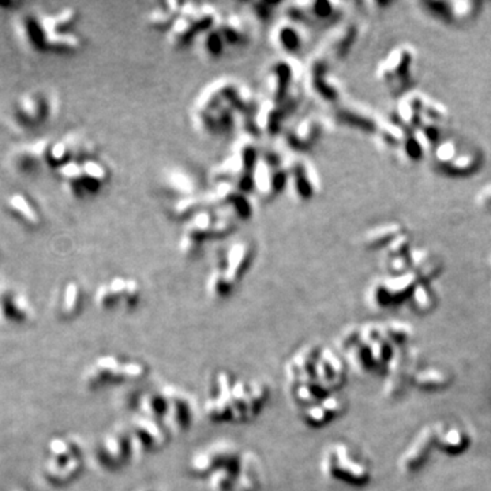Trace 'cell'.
Returning a JSON list of instances; mask_svg holds the SVG:
<instances>
[{
    "instance_id": "cell-1",
    "label": "cell",
    "mask_w": 491,
    "mask_h": 491,
    "mask_svg": "<svg viewBox=\"0 0 491 491\" xmlns=\"http://www.w3.org/2000/svg\"><path fill=\"white\" fill-rule=\"evenodd\" d=\"M412 329L397 321L348 327L337 342V351L349 368L367 376H390L405 356Z\"/></svg>"
},
{
    "instance_id": "cell-2",
    "label": "cell",
    "mask_w": 491,
    "mask_h": 491,
    "mask_svg": "<svg viewBox=\"0 0 491 491\" xmlns=\"http://www.w3.org/2000/svg\"><path fill=\"white\" fill-rule=\"evenodd\" d=\"M187 471L209 491H262L266 480L261 457L230 439L201 446L190 457Z\"/></svg>"
},
{
    "instance_id": "cell-3",
    "label": "cell",
    "mask_w": 491,
    "mask_h": 491,
    "mask_svg": "<svg viewBox=\"0 0 491 491\" xmlns=\"http://www.w3.org/2000/svg\"><path fill=\"white\" fill-rule=\"evenodd\" d=\"M348 366L337 349L306 344L296 349L284 366L290 397L298 411L342 393L348 380Z\"/></svg>"
},
{
    "instance_id": "cell-4",
    "label": "cell",
    "mask_w": 491,
    "mask_h": 491,
    "mask_svg": "<svg viewBox=\"0 0 491 491\" xmlns=\"http://www.w3.org/2000/svg\"><path fill=\"white\" fill-rule=\"evenodd\" d=\"M259 104L247 86L232 78H220L206 85L196 97L193 122L206 135H224L242 120L246 134H258L255 115Z\"/></svg>"
},
{
    "instance_id": "cell-5",
    "label": "cell",
    "mask_w": 491,
    "mask_h": 491,
    "mask_svg": "<svg viewBox=\"0 0 491 491\" xmlns=\"http://www.w3.org/2000/svg\"><path fill=\"white\" fill-rule=\"evenodd\" d=\"M271 397L268 382L237 377L231 370H218L206 388L203 415L215 424L250 423L265 411Z\"/></svg>"
},
{
    "instance_id": "cell-6",
    "label": "cell",
    "mask_w": 491,
    "mask_h": 491,
    "mask_svg": "<svg viewBox=\"0 0 491 491\" xmlns=\"http://www.w3.org/2000/svg\"><path fill=\"white\" fill-rule=\"evenodd\" d=\"M135 414L157 419L174 436L188 433L197 419V404L182 388L171 383L144 390L135 397Z\"/></svg>"
},
{
    "instance_id": "cell-7",
    "label": "cell",
    "mask_w": 491,
    "mask_h": 491,
    "mask_svg": "<svg viewBox=\"0 0 491 491\" xmlns=\"http://www.w3.org/2000/svg\"><path fill=\"white\" fill-rule=\"evenodd\" d=\"M150 366L144 359L125 354H103L93 359L82 373L81 381L88 392L126 386L145 381Z\"/></svg>"
},
{
    "instance_id": "cell-8",
    "label": "cell",
    "mask_w": 491,
    "mask_h": 491,
    "mask_svg": "<svg viewBox=\"0 0 491 491\" xmlns=\"http://www.w3.org/2000/svg\"><path fill=\"white\" fill-rule=\"evenodd\" d=\"M320 467L327 480L351 489L367 487L374 473L370 458L346 441L327 444L321 456Z\"/></svg>"
},
{
    "instance_id": "cell-9",
    "label": "cell",
    "mask_w": 491,
    "mask_h": 491,
    "mask_svg": "<svg viewBox=\"0 0 491 491\" xmlns=\"http://www.w3.org/2000/svg\"><path fill=\"white\" fill-rule=\"evenodd\" d=\"M86 455L82 442L74 436H56L48 442L41 473L55 489H64L85 471Z\"/></svg>"
},
{
    "instance_id": "cell-10",
    "label": "cell",
    "mask_w": 491,
    "mask_h": 491,
    "mask_svg": "<svg viewBox=\"0 0 491 491\" xmlns=\"http://www.w3.org/2000/svg\"><path fill=\"white\" fill-rule=\"evenodd\" d=\"M254 256V244L250 240L232 243L208 274V296L216 302L228 299L252 269Z\"/></svg>"
},
{
    "instance_id": "cell-11",
    "label": "cell",
    "mask_w": 491,
    "mask_h": 491,
    "mask_svg": "<svg viewBox=\"0 0 491 491\" xmlns=\"http://www.w3.org/2000/svg\"><path fill=\"white\" fill-rule=\"evenodd\" d=\"M237 221L216 210L206 209L186 221L179 249L186 258H196L202 253L206 243L232 237Z\"/></svg>"
},
{
    "instance_id": "cell-12",
    "label": "cell",
    "mask_w": 491,
    "mask_h": 491,
    "mask_svg": "<svg viewBox=\"0 0 491 491\" xmlns=\"http://www.w3.org/2000/svg\"><path fill=\"white\" fill-rule=\"evenodd\" d=\"M259 156L261 153L255 145L254 137L244 134L232 146L225 160L213 169L212 178L216 183H230L246 194L254 193L255 167Z\"/></svg>"
},
{
    "instance_id": "cell-13",
    "label": "cell",
    "mask_w": 491,
    "mask_h": 491,
    "mask_svg": "<svg viewBox=\"0 0 491 491\" xmlns=\"http://www.w3.org/2000/svg\"><path fill=\"white\" fill-rule=\"evenodd\" d=\"M485 164L483 152L476 146L463 145L458 140H444L433 150V165L438 174L451 179H467Z\"/></svg>"
},
{
    "instance_id": "cell-14",
    "label": "cell",
    "mask_w": 491,
    "mask_h": 491,
    "mask_svg": "<svg viewBox=\"0 0 491 491\" xmlns=\"http://www.w3.org/2000/svg\"><path fill=\"white\" fill-rule=\"evenodd\" d=\"M137 456L128 426H116L97 438L91 457L98 470L107 473L123 471Z\"/></svg>"
},
{
    "instance_id": "cell-15",
    "label": "cell",
    "mask_w": 491,
    "mask_h": 491,
    "mask_svg": "<svg viewBox=\"0 0 491 491\" xmlns=\"http://www.w3.org/2000/svg\"><path fill=\"white\" fill-rule=\"evenodd\" d=\"M417 51L410 44H401L390 50L377 64L376 78L392 94H405L414 82Z\"/></svg>"
},
{
    "instance_id": "cell-16",
    "label": "cell",
    "mask_w": 491,
    "mask_h": 491,
    "mask_svg": "<svg viewBox=\"0 0 491 491\" xmlns=\"http://www.w3.org/2000/svg\"><path fill=\"white\" fill-rule=\"evenodd\" d=\"M57 174L67 193L77 200H85L98 194L111 179L108 167L96 159L66 164L57 169Z\"/></svg>"
},
{
    "instance_id": "cell-17",
    "label": "cell",
    "mask_w": 491,
    "mask_h": 491,
    "mask_svg": "<svg viewBox=\"0 0 491 491\" xmlns=\"http://www.w3.org/2000/svg\"><path fill=\"white\" fill-rule=\"evenodd\" d=\"M218 10L208 3H184L182 13L168 30V43L181 50L202 37L218 22Z\"/></svg>"
},
{
    "instance_id": "cell-18",
    "label": "cell",
    "mask_w": 491,
    "mask_h": 491,
    "mask_svg": "<svg viewBox=\"0 0 491 491\" xmlns=\"http://www.w3.org/2000/svg\"><path fill=\"white\" fill-rule=\"evenodd\" d=\"M418 277L412 272L388 274L376 280L367 290L366 299L370 309L389 311L410 305L419 286Z\"/></svg>"
},
{
    "instance_id": "cell-19",
    "label": "cell",
    "mask_w": 491,
    "mask_h": 491,
    "mask_svg": "<svg viewBox=\"0 0 491 491\" xmlns=\"http://www.w3.org/2000/svg\"><path fill=\"white\" fill-rule=\"evenodd\" d=\"M142 302V287L131 277L115 276L94 292V305L104 312H132Z\"/></svg>"
},
{
    "instance_id": "cell-20",
    "label": "cell",
    "mask_w": 491,
    "mask_h": 491,
    "mask_svg": "<svg viewBox=\"0 0 491 491\" xmlns=\"http://www.w3.org/2000/svg\"><path fill=\"white\" fill-rule=\"evenodd\" d=\"M288 187V169L284 159L274 152L261 153L254 172V193L261 200L277 198Z\"/></svg>"
},
{
    "instance_id": "cell-21",
    "label": "cell",
    "mask_w": 491,
    "mask_h": 491,
    "mask_svg": "<svg viewBox=\"0 0 491 491\" xmlns=\"http://www.w3.org/2000/svg\"><path fill=\"white\" fill-rule=\"evenodd\" d=\"M305 79V67L290 56H283L268 66L266 85L269 100L281 103L298 94V84Z\"/></svg>"
},
{
    "instance_id": "cell-22",
    "label": "cell",
    "mask_w": 491,
    "mask_h": 491,
    "mask_svg": "<svg viewBox=\"0 0 491 491\" xmlns=\"http://www.w3.org/2000/svg\"><path fill=\"white\" fill-rule=\"evenodd\" d=\"M126 426L137 456L152 455L163 451L174 436L160 420L142 414H135Z\"/></svg>"
},
{
    "instance_id": "cell-23",
    "label": "cell",
    "mask_w": 491,
    "mask_h": 491,
    "mask_svg": "<svg viewBox=\"0 0 491 491\" xmlns=\"http://www.w3.org/2000/svg\"><path fill=\"white\" fill-rule=\"evenodd\" d=\"M205 198L208 209L227 215L237 222L253 218L254 209L249 194L230 183H216V187Z\"/></svg>"
},
{
    "instance_id": "cell-24",
    "label": "cell",
    "mask_w": 491,
    "mask_h": 491,
    "mask_svg": "<svg viewBox=\"0 0 491 491\" xmlns=\"http://www.w3.org/2000/svg\"><path fill=\"white\" fill-rule=\"evenodd\" d=\"M332 66L333 64L318 52L311 55L305 66V85L307 91L327 104H336L342 97L340 86L330 73Z\"/></svg>"
},
{
    "instance_id": "cell-25",
    "label": "cell",
    "mask_w": 491,
    "mask_h": 491,
    "mask_svg": "<svg viewBox=\"0 0 491 491\" xmlns=\"http://www.w3.org/2000/svg\"><path fill=\"white\" fill-rule=\"evenodd\" d=\"M436 453L434 426L427 424L402 451L399 458V470L405 476L418 475L430 464Z\"/></svg>"
},
{
    "instance_id": "cell-26",
    "label": "cell",
    "mask_w": 491,
    "mask_h": 491,
    "mask_svg": "<svg viewBox=\"0 0 491 491\" xmlns=\"http://www.w3.org/2000/svg\"><path fill=\"white\" fill-rule=\"evenodd\" d=\"M436 453L451 458L465 455L473 448L471 429L460 422L441 420L433 423Z\"/></svg>"
},
{
    "instance_id": "cell-27",
    "label": "cell",
    "mask_w": 491,
    "mask_h": 491,
    "mask_svg": "<svg viewBox=\"0 0 491 491\" xmlns=\"http://www.w3.org/2000/svg\"><path fill=\"white\" fill-rule=\"evenodd\" d=\"M288 169V187L293 198L299 202H309L318 194L320 181L312 165L299 154L286 160Z\"/></svg>"
},
{
    "instance_id": "cell-28",
    "label": "cell",
    "mask_w": 491,
    "mask_h": 491,
    "mask_svg": "<svg viewBox=\"0 0 491 491\" xmlns=\"http://www.w3.org/2000/svg\"><path fill=\"white\" fill-rule=\"evenodd\" d=\"M300 94H295L286 101L276 103L269 98L264 100L255 115V125L258 132L266 135H276L281 131L284 122L291 116L292 113L299 108Z\"/></svg>"
},
{
    "instance_id": "cell-29",
    "label": "cell",
    "mask_w": 491,
    "mask_h": 491,
    "mask_svg": "<svg viewBox=\"0 0 491 491\" xmlns=\"http://www.w3.org/2000/svg\"><path fill=\"white\" fill-rule=\"evenodd\" d=\"M50 115L51 104L43 91H26L14 104V119L21 128H38L48 120Z\"/></svg>"
},
{
    "instance_id": "cell-30",
    "label": "cell",
    "mask_w": 491,
    "mask_h": 491,
    "mask_svg": "<svg viewBox=\"0 0 491 491\" xmlns=\"http://www.w3.org/2000/svg\"><path fill=\"white\" fill-rule=\"evenodd\" d=\"M348 408V400L343 393H334L299 411V418L310 429H324L340 417Z\"/></svg>"
},
{
    "instance_id": "cell-31",
    "label": "cell",
    "mask_w": 491,
    "mask_h": 491,
    "mask_svg": "<svg viewBox=\"0 0 491 491\" xmlns=\"http://www.w3.org/2000/svg\"><path fill=\"white\" fill-rule=\"evenodd\" d=\"M359 36V29L356 23H342L334 26L315 52L324 56L329 63H337L344 60L354 48Z\"/></svg>"
},
{
    "instance_id": "cell-32",
    "label": "cell",
    "mask_w": 491,
    "mask_h": 491,
    "mask_svg": "<svg viewBox=\"0 0 491 491\" xmlns=\"http://www.w3.org/2000/svg\"><path fill=\"white\" fill-rule=\"evenodd\" d=\"M340 16V4L334 1H296L290 3L286 10V17L298 23L322 25L336 21Z\"/></svg>"
},
{
    "instance_id": "cell-33",
    "label": "cell",
    "mask_w": 491,
    "mask_h": 491,
    "mask_svg": "<svg viewBox=\"0 0 491 491\" xmlns=\"http://www.w3.org/2000/svg\"><path fill=\"white\" fill-rule=\"evenodd\" d=\"M324 131L325 125L322 119L317 115H309L288 130L286 134V144L295 154L302 156L321 141Z\"/></svg>"
},
{
    "instance_id": "cell-34",
    "label": "cell",
    "mask_w": 491,
    "mask_h": 491,
    "mask_svg": "<svg viewBox=\"0 0 491 491\" xmlns=\"http://www.w3.org/2000/svg\"><path fill=\"white\" fill-rule=\"evenodd\" d=\"M33 309L21 292L11 287H0V324L19 327L30 322Z\"/></svg>"
},
{
    "instance_id": "cell-35",
    "label": "cell",
    "mask_w": 491,
    "mask_h": 491,
    "mask_svg": "<svg viewBox=\"0 0 491 491\" xmlns=\"http://www.w3.org/2000/svg\"><path fill=\"white\" fill-rule=\"evenodd\" d=\"M305 40L306 36L300 23L287 17L278 21L271 32L272 45L283 56L292 57L293 55L298 54L305 45Z\"/></svg>"
},
{
    "instance_id": "cell-36",
    "label": "cell",
    "mask_w": 491,
    "mask_h": 491,
    "mask_svg": "<svg viewBox=\"0 0 491 491\" xmlns=\"http://www.w3.org/2000/svg\"><path fill=\"white\" fill-rule=\"evenodd\" d=\"M334 120L344 128L374 135L378 128L380 116L363 106L346 103L334 108Z\"/></svg>"
},
{
    "instance_id": "cell-37",
    "label": "cell",
    "mask_w": 491,
    "mask_h": 491,
    "mask_svg": "<svg viewBox=\"0 0 491 491\" xmlns=\"http://www.w3.org/2000/svg\"><path fill=\"white\" fill-rule=\"evenodd\" d=\"M426 98L424 94L417 91H410L401 96L395 118L408 132L417 131L422 125Z\"/></svg>"
},
{
    "instance_id": "cell-38",
    "label": "cell",
    "mask_w": 491,
    "mask_h": 491,
    "mask_svg": "<svg viewBox=\"0 0 491 491\" xmlns=\"http://www.w3.org/2000/svg\"><path fill=\"white\" fill-rule=\"evenodd\" d=\"M85 307V292L78 281H69L59 292L55 314L62 321H72L81 315Z\"/></svg>"
},
{
    "instance_id": "cell-39",
    "label": "cell",
    "mask_w": 491,
    "mask_h": 491,
    "mask_svg": "<svg viewBox=\"0 0 491 491\" xmlns=\"http://www.w3.org/2000/svg\"><path fill=\"white\" fill-rule=\"evenodd\" d=\"M410 382L420 392L436 393L448 389L453 382V377L446 368L427 366L423 368H415V373L410 374Z\"/></svg>"
},
{
    "instance_id": "cell-40",
    "label": "cell",
    "mask_w": 491,
    "mask_h": 491,
    "mask_svg": "<svg viewBox=\"0 0 491 491\" xmlns=\"http://www.w3.org/2000/svg\"><path fill=\"white\" fill-rule=\"evenodd\" d=\"M17 30L25 47L33 52L47 51V33L40 17L30 13L21 14L17 19Z\"/></svg>"
},
{
    "instance_id": "cell-41",
    "label": "cell",
    "mask_w": 491,
    "mask_h": 491,
    "mask_svg": "<svg viewBox=\"0 0 491 491\" xmlns=\"http://www.w3.org/2000/svg\"><path fill=\"white\" fill-rule=\"evenodd\" d=\"M50 145V140H40L33 144L22 146L16 152L13 163L21 172L36 171L41 165H47V153Z\"/></svg>"
},
{
    "instance_id": "cell-42",
    "label": "cell",
    "mask_w": 491,
    "mask_h": 491,
    "mask_svg": "<svg viewBox=\"0 0 491 491\" xmlns=\"http://www.w3.org/2000/svg\"><path fill=\"white\" fill-rule=\"evenodd\" d=\"M405 227L400 222H386L370 228L363 237L362 246L366 250H385L395 239L405 234Z\"/></svg>"
},
{
    "instance_id": "cell-43",
    "label": "cell",
    "mask_w": 491,
    "mask_h": 491,
    "mask_svg": "<svg viewBox=\"0 0 491 491\" xmlns=\"http://www.w3.org/2000/svg\"><path fill=\"white\" fill-rule=\"evenodd\" d=\"M218 30L224 38V43L228 48L243 47L250 40V32L246 21L237 14H230L224 18L218 19Z\"/></svg>"
},
{
    "instance_id": "cell-44",
    "label": "cell",
    "mask_w": 491,
    "mask_h": 491,
    "mask_svg": "<svg viewBox=\"0 0 491 491\" xmlns=\"http://www.w3.org/2000/svg\"><path fill=\"white\" fill-rule=\"evenodd\" d=\"M407 132L408 131L401 126L395 116L393 118L380 116L378 128L374 134L376 144L383 152L399 150Z\"/></svg>"
},
{
    "instance_id": "cell-45",
    "label": "cell",
    "mask_w": 491,
    "mask_h": 491,
    "mask_svg": "<svg viewBox=\"0 0 491 491\" xmlns=\"http://www.w3.org/2000/svg\"><path fill=\"white\" fill-rule=\"evenodd\" d=\"M184 3L182 1H165L162 6L153 9L147 16V23L154 30H168L182 13Z\"/></svg>"
},
{
    "instance_id": "cell-46",
    "label": "cell",
    "mask_w": 491,
    "mask_h": 491,
    "mask_svg": "<svg viewBox=\"0 0 491 491\" xmlns=\"http://www.w3.org/2000/svg\"><path fill=\"white\" fill-rule=\"evenodd\" d=\"M9 209L21 218L29 227H38L41 224V216L35 203L22 193H14L7 200Z\"/></svg>"
},
{
    "instance_id": "cell-47",
    "label": "cell",
    "mask_w": 491,
    "mask_h": 491,
    "mask_svg": "<svg viewBox=\"0 0 491 491\" xmlns=\"http://www.w3.org/2000/svg\"><path fill=\"white\" fill-rule=\"evenodd\" d=\"M40 19L47 35L66 33V32H72L74 23L78 21V10L67 7L55 14L41 16Z\"/></svg>"
},
{
    "instance_id": "cell-48",
    "label": "cell",
    "mask_w": 491,
    "mask_h": 491,
    "mask_svg": "<svg viewBox=\"0 0 491 491\" xmlns=\"http://www.w3.org/2000/svg\"><path fill=\"white\" fill-rule=\"evenodd\" d=\"M436 305H438V295L434 290V284L419 283L408 307L418 315H427L429 312L436 309Z\"/></svg>"
},
{
    "instance_id": "cell-49",
    "label": "cell",
    "mask_w": 491,
    "mask_h": 491,
    "mask_svg": "<svg viewBox=\"0 0 491 491\" xmlns=\"http://www.w3.org/2000/svg\"><path fill=\"white\" fill-rule=\"evenodd\" d=\"M72 162H75V157L70 135L57 141H51L47 153V165L55 169H60L62 167Z\"/></svg>"
},
{
    "instance_id": "cell-50",
    "label": "cell",
    "mask_w": 491,
    "mask_h": 491,
    "mask_svg": "<svg viewBox=\"0 0 491 491\" xmlns=\"http://www.w3.org/2000/svg\"><path fill=\"white\" fill-rule=\"evenodd\" d=\"M82 47V40L73 32L47 35V51L56 54H74Z\"/></svg>"
},
{
    "instance_id": "cell-51",
    "label": "cell",
    "mask_w": 491,
    "mask_h": 491,
    "mask_svg": "<svg viewBox=\"0 0 491 491\" xmlns=\"http://www.w3.org/2000/svg\"><path fill=\"white\" fill-rule=\"evenodd\" d=\"M206 209H208V205H206L205 196H198V194L182 197L172 208L174 218L184 220V221H188L190 218L197 216L198 213Z\"/></svg>"
},
{
    "instance_id": "cell-52",
    "label": "cell",
    "mask_w": 491,
    "mask_h": 491,
    "mask_svg": "<svg viewBox=\"0 0 491 491\" xmlns=\"http://www.w3.org/2000/svg\"><path fill=\"white\" fill-rule=\"evenodd\" d=\"M201 48L203 55L210 60H218L225 54L227 45L218 30V23L201 37Z\"/></svg>"
},
{
    "instance_id": "cell-53",
    "label": "cell",
    "mask_w": 491,
    "mask_h": 491,
    "mask_svg": "<svg viewBox=\"0 0 491 491\" xmlns=\"http://www.w3.org/2000/svg\"><path fill=\"white\" fill-rule=\"evenodd\" d=\"M399 156L404 163H418L420 162L424 154H426V149L420 144L418 137L415 135V132H407L402 144L399 147Z\"/></svg>"
},
{
    "instance_id": "cell-54",
    "label": "cell",
    "mask_w": 491,
    "mask_h": 491,
    "mask_svg": "<svg viewBox=\"0 0 491 491\" xmlns=\"http://www.w3.org/2000/svg\"><path fill=\"white\" fill-rule=\"evenodd\" d=\"M418 6L426 16L436 19V22H442L446 25L455 22L451 1H420Z\"/></svg>"
},
{
    "instance_id": "cell-55",
    "label": "cell",
    "mask_w": 491,
    "mask_h": 491,
    "mask_svg": "<svg viewBox=\"0 0 491 491\" xmlns=\"http://www.w3.org/2000/svg\"><path fill=\"white\" fill-rule=\"evenodd\" d=\"M452 6V14L455 22H467L476 18L480 13L482 3L473 1V0H461V1H451Z\"/></svg>"
},
{
    "instance_id": "cell-56",
    "label": "cell",
    "mask_w": 491,
    "mask_h": 491,
    "mask_svg": "<svg viewBox=\"0 0 491 491\" xmlns=\"http://www.w3.org/2000/svg\"><path fill=\"white\" fill-rule=\"evenodd\" d=\"M448 120V108L433 98H426V104L423 109V120L422 122H433L438 125H444Z\"/></svg>"
},
{
    "instance_id": "cell-57",
    "label": "cell",
    "mask_w": 491,
    "mask_h": 491,
    "mask_svg": "<svg viewBox=\"0 0 491 491\" xmlns=\"http://www.w3.org/2000/svg\"><path fill=\"white\" fill-rule=\"evenodd\" d=\"M412 246H411V237L405 232L397 239H395L385 250H383V261H389L393 258H399L404 255L411 254L412 253Z\"/></svg>"
},
{
    "instance_id": "cell-58",
    "label": "cell",
    "mask_w": 491,
    "mask_h": 491,
    "mask_svg": "<svg viewBox=\"0 0 491 491\" xmlns=\"http://www.w3.org/2000/svg\"><path fill=\"white\" fill-rule=\"evenodd\" d=\"M278 3H272V1H256L250 4V9L253 11L255 17L258 19H268L273 13H274V7H277Z\"/></svg>"
},
{
    "instance_id": "cell-59",
    "label": "cell",
    "mask_w": 491,
    "mask_h": 491,
    "mask_svg": "<svg viewBox=\"0 0 491 491\" xmlns=\"http://www.w3.org/2000/svg\"><path fill=\"white\" fill-rule=\"evenodd\" d=\"M476 205L483 209H491V182L476 194Z\"/></svg>"
},
{
    "instance_id": "cell-60",
    "label": "cell",
    "mask_w": 491,
    "mask_h": 491,
    "mask_svg": "<svg viewBox=\"0 0 491 491\" xmlns=\"http://www.w3.org/2000/svg\"><path fill=\"white\" fill-rule=\"evenodd\" d=\"M138 491H159L157 489H153V487H144V489H140Z\"/></svg>"
}]
</instances>
